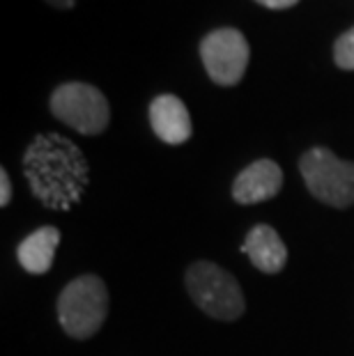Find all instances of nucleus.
I'll list each match as a JSON object with an SVG mask.
<instances>
[{"mask_svg": "<svg viewBox=\"0 0 354 356\" xmlns=\"http://www.w3.org/2000/svg\"><path fill=\"white\" fill-rule=\"evenodd\" d=\"M251 49L235 28H218L200 42V60L207 76L218 86H237L242 81Z\"/></svg>", "mask_w": 354, "mask_h": 356, "instance_id": "6", "label": "nucleus"}, {"mask_svg": "<svg viewBox=\"0 0 354 356\" xmlns=\"http://www.w3.org/2000/svg\"><path fill=\"white\" fill-rule=\"evenodd\" d=\"M51 113L83 136H97L108 127L111 108L99 88L90 83H65L51 95Z\"/></svg>", "mask_w": 354, "mask_h": 356, "instance_id": "5", "label": "nucleus"}, {"mask_svg": "<svg viewBox=\"0 0 354 356\" xmlns=\"http://www.w3.org/2000/svg\"><path fill=\"white\" fill-rule=\"evenodd\" d=\"M283 186L281 165L272 159H260L239 172L232 181V198L239 204H258L272 200Z\"/></svg>", "mask_w": 354, "mask_h": 356, "instance_id": "7", "label": "nucleus"}, {"mask_svg": "<svg viewBox=\"0 0 354 356\" xmlns=\"http://www.w3.org/2000/svg\"><path fill=\"white\" fill-rule=\"evenodd\" d=\"M299 172L315 200L334 209L354 204V163L327 147H311L299 159Z\"/></svg>", "mask_w": 354, "mask_h": 356, "instance_id": "4", "label": "nucleus"}, {"mask_svg": "<svg viewBox=\"0 0 354 356\" xmlns=\"http://www.w3.org/2000/svg\"><path fill=\"white\" fill-rule=\"evenodd\" d=\"M242 251L248 255L255 267L265 274H278L285 262H288V248H285V241L281 239L272 225H255L251 232L246 234Z\"/></svg>", "mask_w": 354, "mask_h": 356, "instance_id": "9", "label": "nucleus"}, {"mask_svg": "<svg viewBox=\"0 0 354 356\" xmlns=\"http://www.w3.org/2000/svg\"><path fill=\"white\" fill-rule=\"evenodd\" d=\"M60 246V230L54 225H44L37 228L33 234L21 241L17 248L19 264L28 274H47L54 264L56 251Z\"/></svg>", "mask_w": 354, "mask_h": 356, "instance_id": "10", "label": "nucleus"}, {"mask_svg": "<svg viewBox=\"0 0 354 356\" xmlns=\"http://www.w3.org/2000/svg\"><path fill=\"white\" fill-rule=\"evenodd\" d=\"M108 315L106 283L95 274L70 280L58 297V320L67 336L77 340L92 338Z\"/></svg>", "mask_w": 354, "mask_h": 356, "instance_id": "2", "label": "nucleus"}, {"mask_svg": "<svg viewBox=\"0 0 354 356\" xmlns=\"http://www.w3.org/2000/svg\"><path fill=\"white\" fill-rule=\"evenodd\" d=\"M334 60L341 70H354V28H350L348 33H343L336 40L334 47Z\"/></svg>", "mask_w": 354, "mask_h": 356, "instance_id": "11", "label": "nucleus"}, {"mask_svg": "<svg viewBox=\"0 0 354 356\" xmlns=\"http://www.w3.org/2000/svg\"><path fill=\"white\" fill-rule=\"evenodd\" d=\"M255 3L269 7V10H288V7L299 3V0H255Z\"/></svg>", "mask_w": 354, "mask_h": 356, "instance_id": "13", "label": "nucleus"}, {"mask_svg": "<svg viewBox=\"0 0 354 356\" xmlns=\"http://www.w3.org/2000/svg\"><path fill=\"white\" fill-rule=\"evenodd\" d=\"M24 175L44 207L67 211L86 193L90 168L77 143L60 134H40L24 154Z\"/></svg>", "mask_w": 354, "mask_h": 356, "instance_id": "1", "label": "nucleus"}, {"mask_svg": "<svg viewBox=\"0 0 354 356\" xmlns=\"http://www.w3.org/2000/svg\"><path fill=\"white\" fill-rule=\"evenodd\" d=\"M12 200V181H10V172L5 168H0V204L7 207Z\"/></svg>", "mask_w": 354, "mask_h": 356, "instance_id": "12", "label": "nucleus"}, {"mask_svg": "<svg viewBox=\"0 0 354 356\" xmlns=\"http://www.w3.org/2000/svg\"><path fill=\"white\" fill-rule=\"evenodd\" d=\"M150 124H152V131L168 145L186 143L193 131L189 111L175 95H159L150 104Z\"/></svg>", "mask_w": 354, "mask_h": 356, "instance_id": "8", "label": "nucleus"}, {"mask_svg": "<svg viewBox=\"0 0 354 356\" xmlns=\"http://www.w3.org/2000/svg\"><path fill=\"white\" fill-rule=\"evenodd\" d=\"M47 3H49L51 7H58V10H72L77 0H47Z\"/></svg>", "mask_w": 354, "mask_h": 356, "instance_id": "14", "label": "nucleus"}, {"mask_svg": "<svg viewBox=\"0 0 354 356\" xmlns=\"http://www.w3.org/2000/svg\"><path fill=\"white\" fill-rule=\"evenodd\" d=\"M184 285L202 313L221 322H235L244 315L246 301L237 278L214 262L200 260L186 269Z\"/></svg>", "mask_w": 354, "mask_h": 356, "instance_id": "3", "label": "nucleus"}]
</instances>
